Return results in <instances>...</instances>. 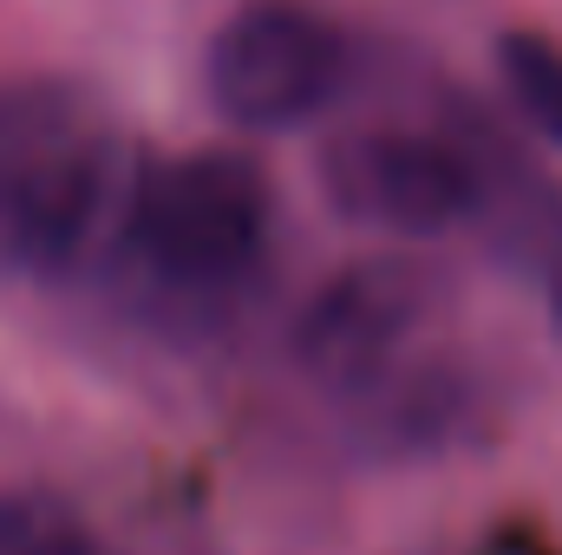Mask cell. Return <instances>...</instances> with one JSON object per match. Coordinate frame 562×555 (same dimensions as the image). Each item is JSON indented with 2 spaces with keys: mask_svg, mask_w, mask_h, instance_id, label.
I'll return each instance as SVG.
<instances>
[{
  "mask_svg": "<svg viewBox=\"0 0 562 555\" xmlns=\"http://www.w3.org/2000/svg\"><path fill=\"white\" fill-rule=\"evenodd\" d=\"M144 150L59 72L0 79V269L40 281L125 262Z\"/></svg>",
  "mask_w": 562,
  "mask_h": 555,
  "instance_id": "cell-1",
  "label": "cell"
},
{
  "mask_svg": "<svg viewBox=\"0 0 562 555\" xmlns=\"http://www.w3.org/2000/svg\"><path fill=\"white\" fill-rule=\"evenodd\" d=\"M276 229V177L256 150L203 144L170 163H144L125 256L164 287L203 294L256 269Z\"/></svg>",
  "mask_w": 562,
  "mask_h": 555,
  "instance_id": "cell-2",
  "label": "cell"
},
{
  "mask_svg": "<svg viewBox=\"0 0 562 555\" xmlns=\"http://www.w3.org/2000/svg\"><path fill=\"white\" fill-rule=\"evenodd\" d=\"M347 72V39L301 0H249L210 33L203 92L236 132H294L307 125Z\"/></svg>",
  "mask_w": 562,
  "mask_h": 555,
  "instance_id": "cell-3",
  "label": "cell"
},
{
  "mask_svg": "<svg viewBox=\"0 0 562 555\" xmlns=\"http://www.w3.org/2000/svg\"><path fill=\"white\" fill-rule=\"evenodd\" d=\"M445 281L419 256H367L314 287V301L294 314V366L321 393H367L386 366L406 360L419 327L438 314Z\"/></svg>",
  "mask_w": 562,
  "mask_h": 555,
  "instance_id": "cell-4",
  "label": "cell"
},
{
  "mask_svg": "<svg viewBox=\"0 0 562 555\" xmlns=\"http://www.w3.org/2000/svg\"><path fill=\"white\" fill-rule=\"evenodd\" d=\"M321 196L347 223L438 242L477 223V163L451 132H353L321 150Z\"/></svg>",
  "mask_w": 562,
  "mask_h": 555,
  "instance_id": "cell-5",
  "label": "cell"
},
{
  "mask_svg": "<svg viewBox=\"0 0 562 555\" xmlns=\"http://www.w3.org/2000/svg\"><path fill=\"white\" fill-rule=\"evenodd\" d=\"M451 138L477 163V223L491 256L543 301L550 327L562 333V183L537 170L524 144L477 105H458Z\"/></svg>",
  "mask_w": 562,
  "mask_h": 555,
  "instance_id": "cell-6",
  "label": "cell"
},
{
  "mask_svg": "<svg viewBox=\"0 0 562 555\" xmlns=\"http://www.w3.org/2000/svg\"><path fill=\"white\" fill-rule=\"evenodd\" d=\"M373 457H431L477 424V380L464 360L386 366L367 393H353Z\"/></svg>",
  "mask_w": 562,
  "mask_h": 555,
  "instance_id": "cell-7",
  "label": "cell"
},
{
  "mask_svg": "<svg viewBox=\"0 0 562 555\" xmlns=\"http://www.w3.org/2000/svg\"><path fill=\"white\" fill-rule=\"evenodd\" d=\"M497 79H504V99L517 105V118L562 150V39L537 33V26L497 33Z\"/></svg>",
  "mask_w": 562,
  "mask_h": 555,
  "instance_id": "cell-8",
  "label": "cell"
},
{
  "mask_svg": "<svg viewBox=\"0 0 562 555\" xmlns=\"http://www.w3.org/2000/svg\"><path fill=\"white\" fill-rule=\"evenodd\" d=\"M0 555H105L92 523L46 484L0 490Z\"/></svg>",
  "mask_w": 562,
  "mask_h": 555,
  "instance_id": "cell-9",
  "label": "cell"
}]
</instances>
